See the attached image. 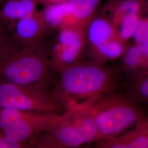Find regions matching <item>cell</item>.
<instances>
[{
    "label": "cell",
    "mask_w": 148,
    "mask_h": 148,
    "mask_svg": "<svg viewBox=\"0 0 148 148\" xmlns=\"http://www.w3.org/2000/svg\"><path fill=\"white\" fill-rule=\"evenodd\" d=\"M53 93L65 110L87 108L117 85L119 74L101 62H78L62 70Z\"/></svg>",
    "instance_id": "6da1fadb"
},
{
    "label": "cell",
    "mask_w": 148,
    "mask_h": 148,
    "mask_svg": "<svg viewBox=\"0 0 148 148\" xmlns=\"http://www.w3.org/2000/svg\"><path fill=\"white\" fill-rule=\"evenodd\" d=\"M52 69L50 53L40 42L21 46L0 59V82L45 87Z\"/></svg>",
    "instance_id": "7a4b0ae2"
},
{
    "label": "cell",
    "mask_w": 148,
    "mask_h": 148,
    "mask_svg": "<svg viewBox=\"0 0 148 148\" xmlns=\"http://www.w3.org/2000/svg\"><path fill=\"white\" fill-rule=\"evenodd\" d=\"M87 108L95 120L99 133L98 141L121 134L144 116L130 99L109 93Z\"/></svg>",
    "instance_id": "3957f363"
},
{
    "label": "cell",
    "mask_w": 148,
    "mask_h": 148,
    "mask_svg": "<svg viewBox=\"0 0 148 148\" xmlns=\"http://www.w3.org/2000/svg\"><path fill=\"white\" fill-rule=\"evenodd\" d=\"M67 114V110L58 114L0 108V131L11 141L30 148V142L52 129Z\"/></svg>",
    "instance_id": "277c9868"
},
{
    "label": "cell",
    "mask_w": 148,
    "mask_h": 148,
    "mask_svg": "<svg viewBox=\"0 0 148 148\" xmlns=\"http://www.w3.org/2000/svg\"><path fill=\"white\" fill-rule=\"evenodd\" d=\"M62 106L45 87L0 82V108L44 112H56Z\"/></svg>",
    "instance_id": "5b68a950"
},
{
    "label": "cell",
    "mask_w": 148,
    "mask_h": 148,
    "mask_svg": "<svg viewBox=\"0 0 148 148\" xmlns=\"http://www.w3.org/2000/svg\"><path fill=\"white\" fill-rule=\"evenodd\" d=\"M86 44V27L69 23L59 29L50 52L53 69L59 73L77 62Z\"/></svg>",
    "instance_id": "8992f818"
},
{
    "label": "cell",
    "mask_w": 148,
    "mask_h": 148,
    "mask_svg": "<svg viewBox=\"0 0 148 148\" xmlns=\"http://www.w3.org/2000/svg\"><path fill=\"white\" fill-rule=\"evenodd\" d=\"M52 129L29 142L30 148H73L85 144L71 110Z\"/></svg>",
    "instance_id": "52a82bcc"
},
{
    "label": "cell",
    "mask_w": 148,
    "mask_h": 148,
    "mask_svg": "<svg viewBox=\"0 0 148 148\" xmlns=\"http://www.w3.org/2000/svg\"><path fill=\"white\" fill-rule=\"evenodd\" d=\"M9 30L16 42L26 46L40 42L47 29L41 12L37 10L16 21Z\"/></svg>",
    "instance_id": "ba28073f"
},
{
    "label": "cell",
    "mask_w": 148,
    "mask_h": 148,
    "mask_svg": "<svg viewBox=\"0 0 148 148\" xmlns=\"http://www.w3.org/2000/svg\"><path fill=\"white\" fill-rule=\"evenodd\" d=\"M130 131L99 141V147L106 148H148V117L144 116Z\"/></svg>",
    "instance_id": "9c48e42d"
},
{
    "label": "cell",
    "mask_w": 148,
    "mask_h": 148,
    "mask_svg": "<svg viewBox=\"0 0 148 148\" xmlns=\"http://www.w3.org/2000/svg\"><path fill=\"white\" fill-rule=\"evenodd\" d=\"M117 36L115 27L106 16L94 15L86 25V43L90 49Z\"/></svg>",
    "instance_id": "30bf717a"
},
{
    "label": "cell",
    "mask_w": 148,
    "mask_h": 148,
    "mask_svg": "<svg viewBox=\"0 0 148 148\" xmlns=\"http://www.w3.org/2000/svg\"><path fill=\"white\" fill-rule=\"evenodd\" d=\"M40 0H6L0 7V21L9 29L16 21L37 11Z\"/></svg>",
    "instance_id": "8fae6325"
},
{
    "label": "cell",
    "mask_w": 148,
    "mask_h": 148,
    "mask_svg": "<svg viewBox=\"0 0 148 148\" xmlns=\"http://www.w3.org/2000/svg\"><path fill=\"white\" fill-rule=\"evenodd\" d=\"M48 30H58L70 23L71 13L67 0L46 3L40 11Z\"/></svg>",
    "instance_id": "7c38bea8"
},
{
    "label": "cell",
    "mask_w": 148,
    "mask_h": 148,
    "mask_svg": "<svg viewBox=\"0 0 148 148\" xmlns=\"http://www.w3.org/2000/svg\"><path fill=\"white\" fill-rule=\"evenodd\" d=\"M101 0H67L69 4L70 23L86 27L95 15Z\"/></svg>",
    "instance_id": "4fadbf2b"
},
{
    "label": "cell",
    "mask_w": 148,
    "mask_h": 148,
    "mask_svg": "<svg viewBox=\"0 0 148 148\" xmlns=\"http://www.w3.org/2000/svg\"><path fill=\"white\" fill-rule=\"evenodd\" d=\"M125 42L117 36L90 49L95 61L101 62L114 60L125 53L126 49Z\"/></svg>",
    "instance_id": "5bb4252c"
},
{
    "label": "cell",
    "mask_w": 148,
    "mask_h": 148,
    "mask_svg": "<svg viewBox=\"0 0 148 148\" xmlns=\"http://www.w3.org/2000/svg\"><path fill=\"white\" fill-rule=\"evenodd\" d=\"M145 4V0H119L110 7L109 18L115 27L124 17L140 14Z\"/></svg>",
    "instance_id": "9a60e30c"
},
{
    "label": "cell",
    "mask_w": 148,
    "mask_h": 148,
    "mask_svg": "<svg viewBox=\"0 0 148 148\" xmlns=\"http://www.w3.org/2000/svg\"><path fill=\"white\" fill-rule=\"evenodd\" d=\"M123 62L125 66L131 70L142 69L148 70V47L134 45L126 49Z\"/></svg>",
    "instance_id": "2e32d148"
},
{
    "label": "cell",
    "mask_w": 148,
    "mask_h": 148,
    "mask_svg": "<svg viewBox=\"0 0 148 148\" xmlns=\"http://www.w3.org/2000/svg\"><path fill=\"white\" fill-rule=\"evenodd\" d=\"M140 14H131L122 18L115 26L117 36L126 42L133 37L137 27Z\"/></svg>",
    "instance_id": "e0dca14e"
},
{
    "label": "cell",
    "mask_w": 148,
    "mask_h": 148,
    "mask_svg": "<svg viewBox=\"0 0 148 148\" xmlns=\"http://www.w3.org/2000/svg\"><path fill=\"white\" fill-rule=\"evenodd\" d=\"M21 47L12 37L8 27L0 21V59Z\"/></svg>",
    "instance_id": "ac0fdd59"
},
{
    "label": "cell",
    "mask_w": 148,
    "mask_h": 148,
    "mask_svg": "<svg viewBox=\"0 0 148 148\" xmlns=\"http://www.w3.org/2000/svg\"><path fill=\"white\" fill-rule=\"evenodd\" d=\"M146 13L140 16L137 27L133 38L135 44L148 47V5Z\"/></svg>",
    "instance_id": "d6986e66"
},
{
    "label": "cell",
    "mask_w": 148,
    "mask_h": 148,
    "mask_svg": "<svg viewBox=\"0 0 148 148\" xmlns=\"http://www.w3.org/2000/svg\"><path fill=\"white\" fill-rule=\"evenodd\" d=\"M132 92L139 100L148 102V70L138 76L132 85Z\"/></svg>",
    "instance_id": "ffe728a7"
},
{
    "label": "cell",
    "mask_w": 148,
    "mask_h": 148,
    "mask_svg": "<svg viewBox=\"0 0 148 148\" xmlns=\"http://www.w3.org/2000/svg\"><path fill=\"white\" fill-rule=\"evenodd\" d=\"M40 1L45 2V3H53V2H57L63 1H66V0H40Z\"/></svg>",
    "instance_id": "44dd1931"
},
{
    "label": "cell",
    "mask_w": 148,
    "mask_h": 148,
    "mask_svg": "<svg viewBox=\"0 0 148 148\" xmlns=\"http://www.w3.org/2000/svg\"><path fill=\"white\" fill-rule=\"evenodd\" d=\"M6 0H0V7L1 5H2L5 2Z\"/></svg>",
    "instance_id": "7402d4cb"
}]
</instances>
